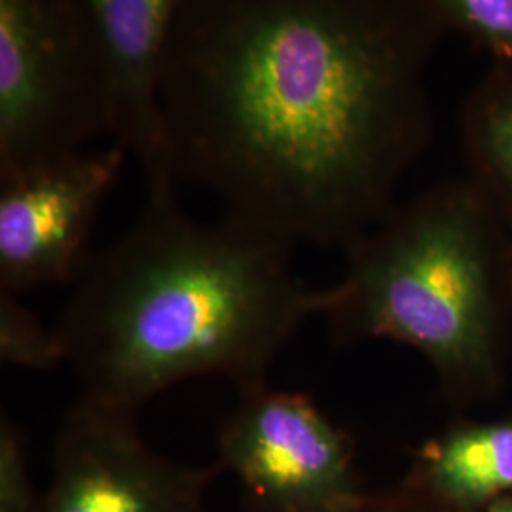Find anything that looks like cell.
<instances>
[{
    "label": "cell",
    "mask_w": 512,
    "mask_h": 512,
    "mask_svg": "<svg viewBox=\"0 0 512 512\" xmlns=\"http://www.w3.org/2000/svg\"><path fill=\"white\" fill-rule=\"evenodd\" d=\"M437 37L406 0H186L160 82L171 175L294 247L351 245L425 139Z\"/></svg>",
    "instance_id": "1"
},
{
    "label": "cell",
    "mask_w": 512,
    "mask_h": 512,
    "mask_svg": "<svg viewBox=\"0 0 512 512\" xmlns=\"http://www.w3.org/2000/svg\"><path fill=\"white\" fill-rule=\"evenodd\" d=\"M294 245L222 213L202 222L177 186L145 188L143 209L92 253L55 327L82 401L137 416L181 382L268 384L275 359L327 291L291 268Z\"/></svg>",
    "instance_id": "2"
},
{
    "label": "cell",
    "mask_w": 512,
    "mask_h": 512,
    "mask_svg": "<svg viewBox=\"0 0 512 512\" xmlns=\"http://www.w3.org/2000/svg\"><path fill=\"white\" fill-rule=\"evenodd\" d=\"M348 279L327 291L340 334L391 338L446 370L482 363L490 302L480 228L452 194L429 196L351 243Z\"/></svg>",
    "instance_id": "3"
},
{
    "label": "cell",
    "mask_w": 512,
    "mask_h": 512,
    "mask_svg": "<svg viewBox=\"0 0 512 512\" xmlns=\"http://www.w3.org/2000/svg\"><path fill=\"white\" fill-rule=\"evenodd\" d=\"M112 133L109 67L84 0H0V179Z\"/></svg>",
    "instance_id": "4"
},
{
    "label": "cell",
    "mask_w": 512,
    "mask_h": 512,
    "mask_svg": "<svg viewBox=\"0 0 512 512\" xmlns=\"http://www.w3.org/2000/svg\"><path fill=\"white\" fill-rule=\"evenodd\" d=\"M346 433L308 395L270 384L238 391L217 465L238 480L245 512H353L363 505Z\"/></svg>",
    "instance_id": "5"
},
{
    "label": "cell",
    "mask_w": 512,
    "mask_h": 512,
    "mask_svg": "<svg viewBox=\"0 0 512 512\" xmlns=\"http://www.w3.org/2000/svg\"><path fill=\"white\" fill-rule=\"evenodd\" d=\"M128 150L88 148L0 179V291L67 285L92 256L95 220Z\"/></svg>",
    "instance_id": "6"
},
{
    "label": "cell",
    "mask_w": 512,
    "mask_h": 512,
    "mask_svg": "<svg viewBox=\"0 0 512 512\" xmlns=\"http://www.w3.org/2000/svg\"><path fill=\"white\" fill-rule=\"evenodd\" d=\"M133 414L78 399L61 423L40 512H209L219 465L156 454Z\"/></svg>",
    "instance_id": "7"
},
{
    "label": "cell",
    "mask_w": 512,
    "mask_h": 512,
    "mask_svg": "<svg viewBox=\"0 0 512 512\" xmlns=\"http://www.w3.org/2000/svg\"><path fill=\"white\" fill-rule=\"evenodd\" d=\"M186 0H84L109 67L114 133L143 188L177 184L165 158L160 82L173 25Z\"/></svg>",
    "instance_id": "8"
},
{
    "label": "cell",
    "mask_w": 512,
    "mask_h": 512,
    "mask_svg": "<svg viewBox=\"0 0 512 512\" xmlns=\"http://www.w3.org/2000/svg\"><path fill=\"white\" fill-rule=\"evenodd\" d=\"M423 471L435 490L456 499L512 488V423L454 433L425 452Z\"/></svg>",
    "instance_id": "9"
},
{
    "label": "cell",
    "mask_w": 512,
    "mask_h": 512,
    "mask_svg": "<svg viewBox=\"0 0 512 512\" xmlns=\"http://www.w3.org/2000/svg\"><path fill=\"white\" fill-rule=\"evenodd\" d=\"M437 33L467 35L494 55L512 63V0H406Z\"/></svg>",
    "instance_id": "10"
},
{
    "label": "cell",
    "mask_w": 512,
    "mask_h": 512,
    "mask_svg": "<svg viewBox=\"0 0 512 512\" xmlns=\"http://www.w3.org/2000/svg\"><path fill=\"white\" fill-rule=\"evenodd\" d=\"M469 126L495 175L512 188V63L495 67L469 103Z\"/></svg>",
    "instance_id": "11"
},
{
    "label": "cell",
    "mask_w": 512,
    "mask_h": 512,
    "mask_svg": "<svg viewBox=\"0 0 512 512\" xmlns=\"http://www.w3.org/2000/svg\"><path fill=\"white\" fill-rule=\"evenodd\" d=\"M0 361L25 370H52L65 363V353L55 329L38 321L19 302L18 294L0 291Z\"/></svg>",
    "instance_id": "12"
},
{
    "label": "cell",
    "mask_w": 512,
    "mask_h": 512,
    "mask_svg": "<svg viewBox=\"0 0 512 512\" xmlns=\"http://www.w3.org/2000/svg\"><path fill=\"white\" fill-rule=\"evenodd\" d=\"M29 469V444L23 429L6 412L0 416V512H40Z\"/></svg>",
    "instance_id": "13"
},
{
    "label": "cell",
    "mask_w": 512,
    "mask_h": 512,
    "mask_svg": "<svg viewBox=\"0 0 512 512\" xmlns=\"http://www.w3.org/2000/svg\"><path fill=\"white\" fill-rule=\"evenodd\" d=\"M490 512H512V505H509V503H499Z\"/></svg>",
    "instance_id": "14"
},
{
    "label": "cell",
    "mask_w": 512,
    "mask_h": 512,
    "mask_svg": "<svg viewBox=\"0 0 512 512\" xmlns=\"http://www.w3.org/2000/svg\"><path fill=\"white\" fill-rule=\"evenodd\" d=\"M353 512H397V511H378V509H374V511H366L365 505H361L359 509H355Z\"/></svg>",
    "instance_id": "15"
}]
</instances>
